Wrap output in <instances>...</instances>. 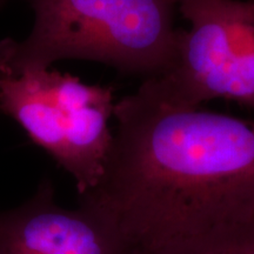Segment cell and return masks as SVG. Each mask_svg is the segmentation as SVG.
I'll return each instance as SVG.
<instances>
[{
	"instance_id": "obj_2",
	"label": "cell",
	"mask_w": 254,
	"mask_h": 254,
	"mask_svg": "<svg viewBox=\"0 0 254 254\" xmlns=\"http://www.w3.org/2000/svg\"><path fill=\"white\" fill-rule=\"evenodd\" d=\"M33 30L9 39L18 63L50 67L87 59L145 79L164 75L176 56L177 0H30Z\"/></svg>"
},
{
	"instance_id": "obj_6",
	"label": "cell",
	"mask_w": 254,
	"mask_h": 254,
	"mask_svg": "<svg viewBox=\"0 0 254 254\" xmlns=\"http://www.w3.org/2000/svg\"><path fill=\"white\" fill-rule=\"evenodd\" d=\"M126 254H254V217L194 239Z\"/></svg>"
},
{
	"instance_id": "obj_1",
	"label": "cell",
	"mask_w": 254,
	"mask_h": 254,
	"mask_svg": "<svg viewBox=\"0 0 254 254\" xmlns=\"http://www.w3.org/2000/svg\"><path fill=\"white\" fill-rule=\"evenodd\" d=\"M93 189L127 251L155 250L254 217V122L174 99L157 78L114 104Z\"/></svg>"
},
{
	"instance_id": "obj_4",
	"label": "cell",
	"mask_w": 254,
	"mask_h": 254,
	"mask_svg": "<svg viewBox=\"0 0 254 254\" xmlns=\"http://www.w3.org/2000/svg\"><path fill=\"white\" fill-rule=\"evenodd\" d=\"M190 24L180 31L168 71L155 77L192 106L233 100L254 109V0H177Z\"/></svg>"
},
{
	"instance_id": "obj_3",
	"label": "cell",
	"mask_w": 254,
	"mask_h": 254,
	"mask_svg": "<svg viewBox=\"0 0 254 254\" xmlns=\"http://www.w3.org/2000/svg\"><path fill=\"white\" fill-rule=\"evenodd\" d=\"M113 87L88 85L69 73L18 63L0 41V111L69 173L81 195L103 174L113 133Z\"/></svg>"
},
{
	"instance_id": "obj_7",
	"label": "cell",
	"mask_w": 254,
	"mask_h": 254,
	"mask_svg": "<svg viewBox=\"0 0 254 254\" xmlns=\"http://www.w3.org/2000/svg\"><path fill=\"white\" fill-rule=\"evenodd\" d=\"M1 1H4V0H0V2H1Z\"/></svg>"
},
{
	"instance_id": "obj_5",
	"label": "cell",
	"mask_w": 254,
	"mask_h": 254,
	"mask_svg": "<svg viewBox=\"0 0 254 254\" xmlns=\"http://www.w3.org/2000/svg\"><path fill=\"white\" fill-rule=\"evenodd\" d=\"M111 219L90 202L57 204L55 189L44 179L23 205L0 212V254H126Z\"/></svg>"
}]
</instances>
